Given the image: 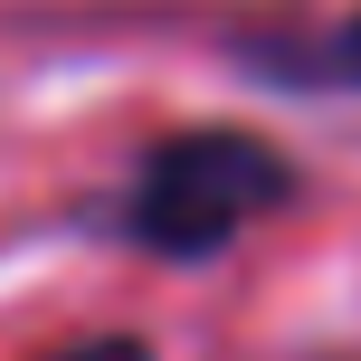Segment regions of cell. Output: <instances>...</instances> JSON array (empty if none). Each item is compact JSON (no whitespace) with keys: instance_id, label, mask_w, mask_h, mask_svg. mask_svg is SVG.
Returning <instances> with one entry per match:
<instances>
[{"instance_id":"obj_2","label":"cell","mask_w":361,"mask_h":361,"mask_svg":"<svg viewBox=\"0 0 361 361\" xmlns=\"http://www.w3.org/2000/svg\"><path fill=\"white\" fill-rule=\"evenodd\" d=\"M57 361H152L143 343H124V333H114V343H76V352H57Z\"/></svg>"},{"instance_id":"obj_1","label":"cell","mask_w":361,"mask_h":361,"mask_svg":"<svg viewBox=\"0 0 361 361\" xmlns=\"http://www.w3.org/2000/svg\"><path fill=\"white\" fill-rule=\"evenodd\" d=\"M286 190H295V171H286L276 143H257V133H180V143H162L143 162L124 219L162 257H209L247 219H267Z\"/></svg>"}]
</instances>
